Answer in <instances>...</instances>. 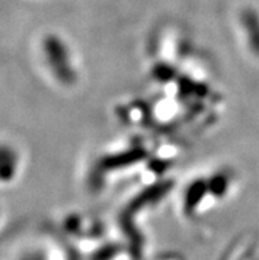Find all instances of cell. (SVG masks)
I'll return each mask as SVG.
<instances>
[{
	"label": "cell",
	"instance_id": "cell-2",
	"mask_svg": "<svg viewBox=\"0 0 259 260\" xmlns=\"http://www.w3.org/2000/svg\"><path fill=\"white\" fill-rule=\"evenodd\" d=\"M243 32H245V44L249 52L254 57L259 58V16L253 11L246 12L242 17Z\"/></svg>",
	"mask_w": 259,
	"mask_h": 260
},
{
	"label": "cell",
	"instance_id": "cell-1",
	"mask_svg": "<svg viewBox=\"0 0 259 260\" xmlns=\"http://www.w3.org/2000/svg\"><path fill=\"white\" fill-rule=\"evenodd\" d=\"M46 65L53 78L63 87H73L78 82L79 73L76 58L68 41L56 35H50L44 41Z\"/></svg>",
	"mask_w": 259,
	"mask_h": 260
}]
</instances>
